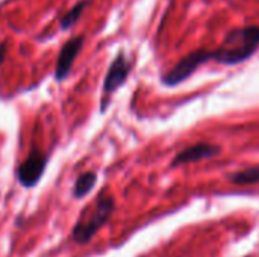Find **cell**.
<instances>
[{"label": "cell", "mask_w": 259, "mask_h": 257, "mask_svg": "<svg viewBox=\"0 0 259 257\" xmlns=\"http://www.w3.org/2000/svg\"><path fill=\"white\" fill-rule=\"evenodd\" d=\"M228 179L234 185H256L259 183V165L232 173L228 176Z\"/></svg>", "instance_id": "9c48e42d"}, {"label": "cell", "mask_w": 259, "mask_h": 257, "mask_svg": "<svg viewBox=\"0 0 259 257\" xmlns=\"http://www.w3.org/2000/svg\"><path fill=\"white\" fill-rule=\"evenodd\" d=\"M115 209V201L111 195H100L96 201V206L90 215L82 214L79 221L74 224L71 230V239L73 242L83 245L88 244L96 233L111 220Z\"/></svg>", "instance_id": "7a4b0ae2"}, {"label": "cell", "mask_w": 259, "mask_h": 257, "mask_svg": "<svg viewBox=\"0 0 259 257\" xmlns=\"http://www.w3.org/2000/svg\"><path fill=\"white\" fill-rule=\"evenodd\" d=\"M88 5H90V0H80L77 5H74L73 9H70V11L61 18V29H62V30L70 29V27L80 18V15L83 14L85 8H87Z\"/></svg>", "instance_id": "30bf717a"}, {"label": "cell", "mask_w": 259, "mask_h": 257, "mask_svg": "<svg viewBox=\"0 0 259 257\" xmlns=\"http://www.w3.org/2000/svg\"><path fill=\"white\" fill-rule=\"evenodd\" d=\"M6 53H8V44L6 42H2L0 44V65L3 64V61L6 58Z\"/></svg>", "instance_id": "8fae6325"}, {"label": "cell", "mask_w": 259, "mask_h": 257, "mask_svg": "<svg viewBox=\"0 0 259 257\" xmlns=\"http://www.w3.org/2000/svg\"><path fill=\"white\" fill-rule=\"evenodd\" d=\"M47 156L36 147L30 150L27 158L20 164L17 170V180L23 188H33L41 180L46 167H47Z\"/></svg>", "instance_id": "277c9868"}, {"label": "cell", "mask_w": 259, "mask_h": 257, "mask_svg": "<svg viewBox=\"0 0 259 257\" xmlns=\"http://www.w3.org/2000/svg\"><path fill=\"white\" fill-rule=\"evenodd\" d=\"M132 70V62L131 59H127V56L124 53H118L115 56V59L111 62L108 73L105 76L103 80V103H102V111L106 108V101L108 97L111 94H114L129 77V73Z\"/></svg>", "instance_id": "5b68a950"}, {"label": "cell", "mask_w": 259, "mask_h": 257, "mask_svg": "<svg viewBox=\"0 0 259 257\" xmlns=\"http://www.w3.org/2000/svg\"><path fill=\"white\" fill-rule=\"evenodd\" d=\"M82 45H83V36H74L62 45L55 68V77L58 82L65 80L68 77L70 70L82 50Z\"/></svg>", "instance_id": "8992f818"}, {"label": "cell", "mask_w": 259, "mask_h": 257, "mask_svg": "<svg viewBox=\"0 0 259 257\" xmlns=\"http://www.w3.org/2000/svg\"><path fill=\"white\" fill-rule=\"evenodd\" d=\"M259 48V26L232 29L223 42L211 52V59L223 65H235L250 59Z\"/></svg>", "instance_id": "6da1fadb"}, {"label": "cell", "mask_w": 259, "mask_h": 257, "mask_svg": "<svg viewBox=\"0 0 259 257\" xmlns=\"http://www.w3.org/2000/svg\"><path fill=\"white\" fill-rule=\"evenodd\" d=\"M211 59V52H206L203 48L200 50H194L190 55H187L185 58H182L171 70H168L164 76H162V82L167 86H176L179 83H182L184 80H187L200 65H203L205 62H208Z\"/></svg>", "instance_id": "3957f363"}, {"label": "cell", "mask_w": 259, "mask_h": 257, "mask_svg": "<svg viewBox=\"0 0 259 257\" xmlns=\"http://www.w3.org/2000/svg\"><path fill=\"white\" fill-rule=\"evenodd\" d=\"M220 153H222L220 145H214V144H208V142H199V144H194L188 148H184L181 153H178L171 162V167H181V165H187V164L200 162L205 159H214Z\"/></svg>", "instance_id": "52a82bcc"}, {"label": "cell", "mask_w": 259, "mask_h": 257, "mask_svg": "<svg viewBox=\"0 0 259 257\" xmlns=\"http://www.w3.org/2000/svg\"><path fill=\"white\" fill-rule=\"evenodd\" d=\"M96 182H97V174L93 173V171H87L83 174H80L76 182H74V186H73V197L74 198H83L87 197L93 188L96 186Z\"/></svg>", "instance_id": "ba28073f"}]
</instances>
